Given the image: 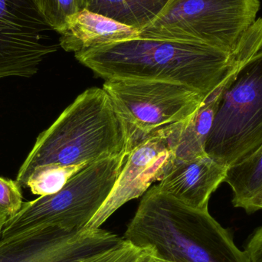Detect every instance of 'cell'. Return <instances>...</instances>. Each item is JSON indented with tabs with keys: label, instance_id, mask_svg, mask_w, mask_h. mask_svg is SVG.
I'll list each match as a JSON object with an SVG mask.
<instances>
[{
	"label": "cell",
	"instance_id": "cell-1",
	"mask_svg": "<svg viewBox=\"0 0 262 262\" xmlns=\"http://www.w3.org/2000/svg\"><path fill=\"white\" fill-rule=\"evenodd\" d=\"M76 59L104 80H157L191 88L207 98L248 61L206 45L139 35L75 54Z\"/></svg>",
	"mask_w": 262,
	"mask_h": 262
},
{
	"label": "cell",
	"instance_id": "cell-2",
	"mask_svg": "<svg viewBox=\"0 0 262 262\" xmlns=\"http://www.w3.org/2000/svg\"><path fill=\"white\" fill-rule=\"evenodd\" d=\"M134 146L129 126L107 92L84 91L38 135L17 174L21 187L32 172L49 164H90L106 157L129 154Z\"/></svg>",
	"mask_w": 262,
	"mask_h": 262
},
{
	"label": "cell",
	"instance_id": "cell-3",
	"mask_svg": "<svg viewBox=\"0 0 262 262\" xmlns=\"http://www.w3.org/2000/svg\"><path fill=\"white\" fill-rule=\"evenodd\" d=\"M124 238L152 248L172 262H248L244 251L209 209L190 207L156 186L145 192Z\"/></svg>",
	"mask_w": 262,
	"mask_h": 262
},
{
	"label": "cell",
	"instance_id": "cell-4",
	"mask_svg": "<svg viewBox=\"0 0 262 262\" xmlns=\"http://www.w3.org/2000/svg\"><path fill=\"white\" fill-rule=\"evenodd\" d=\"M128 154L93 162L59 192L23 203L19 212L5 223L0 243L48 227L83 231L110 194Z\"/></svg>",
	"mask_w": 262,
	"mask_h": 262
},
{
	"label": "cell",
	"instance_id": "cell-5",
	"mask_svg": "<svg viewBox=\"0 0 262 262\" xmlns=\"http://www.w3.org/2000/svg\"><path fill=\"white\" fill-rule=\"evenodd\" d=\"M262 145V49L224 83L205 152L226 167Z\"/></svg>",
	"mask_w": 262,
	"mask_h": 262
},
{
	"label": "cell",
	"instance_id": "cell-6",
	"mask_svg": "<svg viewBox=\"0 0 262 262\" xmlns=\"http://www.w3.org/2000/svg\"><path fill=\"white\" fill-rule=\"evenodd\" d=\"M259 9V0H169L140 35L199 43L232 54Z\"/></svg>",
	"mask_w": 262,
	"mask_h": 262
},
{
	"label": "cell",
	"instance_id": "cell-7",
	"mask_svg": "<svg viewBox=\"0 0 262 262\" xmlns=\"http://www.w3.org/2000/svg\"><path fill=\"white\" fill-rule=\"evenodd\" d=\"M102 89L130 127L134 146L155 131L187 121L206 99L187 86L157 80L113 78Z\"/></svg>",
	"mask_w": 262,
	"mask_h": 262
},
{
	"label": "cell",
	"instance_id": "cell-8",
	"mask_svg": "<svg viewBox=\"0 0 262 262\" xmlns=\"http://www.w3.org/2000/svg\"><path fill=\"white\" fill-rule=\"evenodd\" d=\"M183 122L163 127L136 144L102 206L83 231L101 229L124 204L144 195L152 183L160 182L175 160V150Z\"/></svg>",
	"mask_w": 262,
	"mask_h": 262
},
{
	"label": "cell",
	"instance_id": "cell-9",
	"mask_svg": "<svg viewBox=\"0 0 262 262\" xmlns=\"http://www.w3.org/2000/svg\"><path fill=\"white\" fill-rule=\"evenodd\" d=\"M32 0H0V79L30 78L60 47Z\"/></svg>",
	"mask_w": 262,
	"mask_h": 262
},
{
	"label": "cell",
	"instance_id": "cell-10",
	"mask_svg": "<svg viewBox=\"0 0 262 262\" xmlns=\"http://www.w3.org/2000/svg\"><path fill=\"white\" fill-rule=\"evenodd\" d=\"M123 240L101 228L81 232L44 228L0 243V262H76Z\"/></svg>",
	"mask_w": 262,
	"mask_h": 262
},
{
	"label": "cell",
	"instance_id": "cell-11",
	"mask_svg": "<svg viewBox=\"0 0 262 262\" xmlns=\"http://www.w3.org/2000/svg\"><path fill=\"white\" fill-rule=\"evenodd\" d=\"M228 167L207 154L175 160L159 182V190L195 209L206 210L211 195L223 183Z\"/></svg>",
	"mask_w": 262,
	"mask_h": 262
},
{
	"label": "cell",
	"instance_id": "cell-12",
	"mask_svg": "<svg viewBox=\"0 0 262 262\" xmlns=\"http://www.w3.org/2000/svg\"><path fill=\"white\" fill-rule=\"evenodd\" d=\"M140 32V29L82 9L69 18L59 33L58 44L66 52L75 54L136 38Z\"/></svg>",
	"mask_w": 262,
	"mask_h": 262
},
{
	"label": "cell",
	"instance_id": "cell-13",
	"mask_svg": "<svg viewBox=\"0 0 262 262\" xmlns=\"http://www.w3.org/2000/svg\"><path fill=\"white\" fill-rule=\"evenodd\" d=\"M169 0H82L83 9L141 30L152 23Z\"/></svg>",
	"mask_w": 262,
	"mask_h": 262
},
{
	"label": "cell",
	"instance_id": "cell-14",
	"mask_svg": "<svg viewBox=\"0 0 262 262\" xmlns=\"http://www.w3.org/2000/svg\"><path fill=\"white\" fill-rule=\"evenodd\" d=\"M224 182L232 189L233 206L245 209L262 192V145L250 157L228 168Z\"/></svg>",
	"mask_w": 262,
	"mask_h": 262
},
{
	"label": "cell",
	"instance_id": "cell-15",
	"mask_svg": "<svg viewBox=\"0 0 262 262\" xmlns=\"http://www.w3.org/2000/svg\"><path fill=\"white\" fill-rule=\"evenodd\" d=\"M89 164H49L35 169L28 179L25 188H29L34 195L44 196L59 192L69 180Z\"/></svg>",
	"mask_w": 262,
	"mask_h": 262
},
{
	"label": "cell",
	"instance_id": "cell-16",
	"mask_svg": "<svg viewBox=\"0 0 262 262\" xmlns=\"http://www.w3.org/2000/svg\"><path fill=\"white\" fill-rule=\"evenodd\" d=\"M40 16L59 34L69 18L83 9L82 0H32Z\"/></svg>",
	"mask_w": 262,
	"mask_h": 262
},
{
	"label": "cell",
	"instance_id": "cell-17",
	"mask_svg": "<svg viewBox=\"0 0 262 262\" xmlns=\"http://www.w3.org/2000/svg\"><path fill=\"white\" fill-rule=\"evenodd\" d=\"M21 188L15 180L0 177V214L7 220L16 215L23 207Z\"/></svg>",
	"mask_w": 262,
	"mask_h": 262
},
{
	"label": "cell",
	"instance_id": "cell-18",
	"mask_svg": "<svg viewBox=\"0 0 262 262\" xmlns=\"http://www.w3.org/2000/svg\"><path fill=\"white\" fill-rule=\"evenodd\" d=\"M149 251L150 247H139L124 239L121 251L112 262H143Z\"/></svg>",
	"mask_w": 262,
	"mask_h": 262
},
{
	"label": "cell",
	"instance_id": "cell-19",
	"mask_svg": "<svg viewBox=\"0 0 262 262\" xmlns=\"http://www.w3.org/2000/svg\"><path fill=\"white\" fill-rule=\"evenodd\" d=\"M244 252L248 262H262V226L252 234Z\"/></svg>",
	"mask_w": 262,
	"mask_h": 262
},
{
	"label": "cell",
	"instance_id": "cell-20",
	"mask_svg": "<svg viewBox=\"0 0 262 262\" xmlns=\"http://www.w3.org/2000/svg\"><path fill=\"white\" fill-rule=\"evenodd\" d=\"M124 241V239L111 249L84 257L76 262H112L121 251Z\"/></svg>",
	"mask_w": 262,
	"mask_h": 262
},
{
	"label": "cell",
	"instance_id": "cell-21",
	"mask_svg": "<svg viewBox=\"0 0 262 262\" xmlns=\"http://www.w3.org/2000/svg\"><path fill=\"white\" fill-rule=\"evenodd\" d=\"M262 209V192L249 202L244 210L247 213L252 214Z\"/></svg>",
	"mask_w": 262,
	"mask_h": 262
},
{
	"label": "cell",
	"instance_id": "cell-22",
	"mask_svg": "<svg viewBox=\"0 0 262 262\" xmlns=\"http://www.w3.org/2000/svg\"><path fill=\"white\" fill-rule=\"evenodd\" d=\"M143 262H172L160 256L152 248L150 247V251L146 256V259Z\"/></svg>",
	"mask_w": 262,
	"mask_h": 262
},
{
	"label": "cell",
	"instance_id": "cell-23",
	"mask_svg": "<svg viewBox=\"0 0 262 262\" xmlns=\"http://www.w3.org/2000/svg\"><path fill=\"white\" fill-rule=\"evenodd\" d=\"M6 220H7L6 217L3 216V215L0 214V235H1L2 230H3V226H4V224L5 223H6Z\"/></svg>",
	"mask_w": 262,
	"mask_h": 262
}]
</instances>
